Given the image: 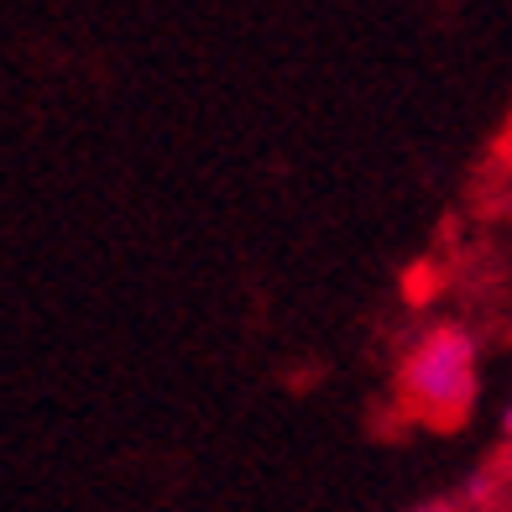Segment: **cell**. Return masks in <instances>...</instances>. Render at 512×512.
I'll use <instances>...</instances> for the list:
<instances>
[{
  "instance_id": "cell-2",
  "label": "cell",
  "mask_w": 512,
  "mask_h": 512,
  "mask_svg": "<svg viewBox=\"0 0 512 512\" xmlns=\"http://www.w3.org/2000/svg\"><path fill=\"white\" fill-rule=\"evenodd\" d=\"M507 439H512V408H507Z\"/></svg>"
},
{
  "instance_id": "cell-1",
  "label": "cell",
  "mask_w": 512,
  "mask_h": 512,
  "mask_svg": "<svg viewBox=\"0 0 512 512\" xmlns=\"http://www.w3.org/2000/svg\"><path fill=\"white\" fill-rule=\"evenodd\" d=\"M403 392L424 418L455 424L476 398V345H471V335L455 330V324L429 330L403 361Z\"/></svg>"
}]
</instances>
